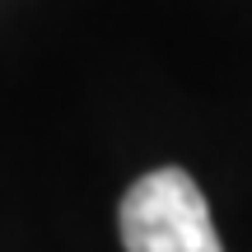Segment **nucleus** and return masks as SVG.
<instances>
[{"instance_id":"obj_1","label":"nucleus","mask_w":252,"mask_h":252,"mask_svg":"<svg viewBox=\"0 0 252 252\" xmlns=\"http://www.w3.org/2000/svg\"><path fill=\"white\" fill-rule=\"evenodd\" d=\"M117 224L126 252H224L196 178L182 168L135 178L122 196Z\"/></svg>"}]
</instances>
